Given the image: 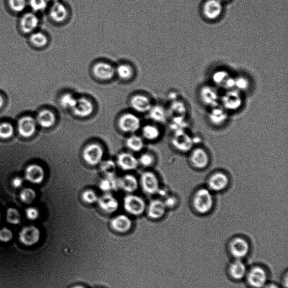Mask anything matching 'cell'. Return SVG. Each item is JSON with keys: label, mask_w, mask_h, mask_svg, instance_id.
Wrapping results in <instances>:
<instances>
[{"label": "cell", "mask_w": 288, "mask_h": 288, "mask_svg": "<svg viewBox=\"0 0 288 288\" xmlns=\"http://www.w3.org/2000/svg\"><path fill=\"white\" fill-rule=\"evenodd\" d=\"M190 205L196 214L199 216L209 215L215 207L214 193L206 186L197 188L191 195Z\"/></svg>", "instance_id": "1"}, {"label": "cell", "mask_w": 288, "mask_h": 288, "mask_svg": "<svg viewBox=\"0 0 288 288\" xmlns=\"http://www.w3.org/2000/svg\"><path fill=\"white\" fill-rule=\"evenodd\" d=\"M227 251L233 260H245L251 252V244L242 236H236L227 243Z\"/></svg>", "instance_id": "2"}, {"label": "cell", "mask_w": 288, "mask_h": 288, "mask_svg": "<svg viewBox=\"0 0 288 288\" xmlns=\"http://www.w3.org/2000/svg\"><path fill=\"white\" fill-rule=\"evenodd\" d=\"M269 274L265 266L254 265L248 267L244 281L249 288H263L269 281Z\"/></svg>", "instance_id": "3"}, {"label": "cell", "mask_w": 288, "mask_h": 288, "mask_svg": "<svg viewBox=\"0 0 288 288\" xmlns=\"http://www.w3.org/2000/svg\"><path fill=\"white\" fill-rule=\"evenodd\" d=\"M230 185V176L223 170H217L209 176L206 186L213 193H218L226 191Z\"/></svg>", "instance_id": "4"}, {"label": "cell", "mask_w": 288, "mask_h": 288, "mask_svg": "<svg viewBox=\"0 0 288 288\" xmlns=\"http://www.w3.org/2000/svg\"><path fill=\"white\" fill-rule=\"evenodd\" d=\"M188 153V161L190 166L194 169L202 170L209 167L211 163L210 154L204 147H194Z\"/></svg>", "instance_id": "5"}, {"label": "cell", "mask_w": 288, "mask_h": 288, "mask_svg": "<svg viewBox=\"0 0 288 288\" xmlns=\"http://www.w3.org/2000/svg\"><path fill=\"white\" fill-rule=\"evenodd\" d=\"M171 142L180 153H189L194 147V138L185 129L174 131Z\"/></svg>", "instance_id": "6"}, {"label": "cell", "mask_w": 288, "mask_h": 288, "mask_svg": "<svg viewBox=\"0 0 288 288\" xmlns=\"http://www.w3.org/2000/svg\"><path fill=\"white\" fill-rule=\"evenodd\" d=\"M248 267L245 260H232L226 268V273L231 280L238 282L244 281Z\"/></svg>", "instance_id": "7"}, {"label": "cell", "mask_w": 288, "mask_h": 288, "mask_svg": "<svg viewBox=\"0 0 288 288\" xmlns=\"http://www.w3.org/2000/svg\"><path fill=\"white\" fill-rule=\"evenodd\" d=\"M221 106L227 111H236L241 107L243 104L242 95L239 91L234 89L228 90L220 98Z\"/></svg>", "instance_id": "8"}, {"label": "cell", "mask_w": 288, "mask_h": 288, "mask_svg": "<svg viewBox=\"0 0 288 288\" xmlns=\"http://www.w3.org/2000/svg\"><path fill=\"white\" fill-rule=\"evenodd\" d=\"M124 206L126 212L134 216L141 215L146 209V203L141 197L133 194L125 197Z\"/></svg>", "instance_id": "9"}, {"label": "cell", "mask_w": 288, "mask_h": 288, "mask_svg": "<svg viewBox=\"0 0 288 288\" xmlns=\"http://www.w3.org/2000/svg\"><path fill=\"white\" fill-rule=\"evenodd\" d=\"M104 151L102 147L98 143L89 144L84 149L83 158L84 161L91 166H96L102 161Z\"/></svg>", "instance_id": "10"}, {"label": "cell", "mask_w": 288, "mask_h": 288, "mask_svg": "<svg viewBox=\"0 0 288 288\" xmlns=\"http://www.w3.org/2000/svg\"><path fill=\"white\" fill-rule=\"evenodd\" d=\"M41 232L38 227L35 226H26L22 228L19 234V240L26 247H33L40 241Z\"/></svg>", "instance_id": "11"}, {"label": "cell", "mask_w": 288, "mask_h": 288, "mask_svg": "<svg viewBox=\"0 0 288 288\" xmlns=\"http://www.w3.org/2000/svg\"><path fill=\"white\" fill-rule=\"evenodd\" d=\"M94 76L101 81H108L116 75L115 67L110 63L105 62H99L96 64L93 68Z\"/></svg>", "instance_id": "12"}, {"label": "cell", "mask_w": 288, "mask_h": 288, "mask_svg": "<svg viewBox=\"0 0 288 288\" xmlns=\"http://www.w3.org/2000/svg\"><path fill=\"white\" fill-rule=\"evenodd\" d=\"M140 124V119L135 114L130 113L123 114L119 121L120 129L125 132L137 131L139 129Z\"/></svg>", "instance_id": "13"}, {"label": "cell", "mask_w": 288, "mask_h": 288, "mask_svg": "<svg viewBox=\"0 0 288 288\" xmlns=\"http://www.w3.org/2000/svg\"><path fill=\"white\" fill-rule=\"evenodd\" d=\"M141 185L144 191L149 194L158 193L160 189L159 182L155 174L152 172H146L141 177Z\"/></svg>", "instance_id": "14"}, {"label": "cell", "mask_w": 288, "mask_h": 288, "mask_svg": "<svg viewBox=\"0 0 288 288\" xmlns=\"http://www.w3.org/2000/svg\"><path fill=\"white\" fill-rule=\"evenodd\" d=\"M227 111L219 105L211 108L208 116L210 124L216 127H220L226 124L228 120Z\"/></svg>", "instance_id": "15"}, {"label": "cell", "mask_w": 288, "mask_h": 288, "mask_svg": "<svg viewBox=\"0 0 288 288\" xmlns=\"http://www.w3.org/2000/svg\"><path fill=\"white\" fill-rule=\"evenodd\" d=\"M94 110V105L92 100L85 97L77 98L75 106L72 109L76 116L84 118L92 115Z\"/></svg>", "instance_id": "16"}, {"label": "cell", "mask_w": 288, "mask_h": 288, "mask_svg": "<svg viewBox=\"0 0 288 288\" xmlns=\"http://www.w3.org/2000/svg\"><path fill=\"white\" fill-rule=\"evenodd\" d=\"M222 12V5L220 0H208L203 7V14L209 20L217 19Z\"/></svg>", "instance_id": "17"}, {"label": "cell", "mask_w": 288, "mask_h": 288, "mask_svg": "<svg viewBox=\"0 0 288 288\" xmlns=\"http://www.w3.org/2000/svg\"><path fill=\"white\" fill-rule=\"evenodd\" d=\"M200 97L202 102L211 108L219 105L220 96L215 88L210 86L203 88L200 90Z\"/></svg>", "instance_id": "18"}, {"label": "cell", "mask_w": 288, "mask_h": 288, "mask_svg": "<svg viewBox=\"0 0 288 288\" xmlns=\"http://www.w3.org/2000/svg\"><path fill=\"white\" fill-rule=\"evenodd\" d=\"M97 203L101 210L108 213L116 212L119 208L118 200L109 193H106L99 197Z\"/></svg>", "instance_id": "19"}, {"label": "cell", "mask_w": 288, "mask_h": 288, "mask_svg": "<svg viewBox=\"0 0 288 288\" xmlns=\"http://www.w3.org/2000/svg\"><path fill=\"white\" fill-rule=\"evenodd\" d=\"M25 177L31 183L41 184L45 178L44 170L40 165H30L25 169Z\"/></svg>", "instance_id": "20"}, {"label": "cell", "mask_w": 288, "mask_h": 288, "mask_svg": "<svg viewBox=\"0 0 288 288\" xmlns=\"http://www.w3.org/2000/svg\"><path fill=\"white\" fill-rule=\"evenodd\" d=\"M130 105L133 109L140 113L148 112L152 106L151 99L142 94L133 96L130 100Z\"/></svg>", "instance_id": "21"}, {"label": "cell", "mask_w": 288, "mask_h": 288, "mask_svg": "<svg viewBox=\"0 0 288 288\" xmlns=\"http://www.w3.org/2000/svg\"><path fill=\"white\" fill-rule=\"evenodd\" d=\"M167 209L163 200L154 199L149 205L148 215L152 219L159 220L166 214Z\"/></svg>", "instance_id": "22"}, {"label": "cell", "mask_w": 288, "mask_h": 288, "mask_svg": "<svg viewBox=\"0 0 288 288\" xmlns=\"http://www.w3.org/2000/svg\"><path fill=\"white\" fill-rule=\"evenodd\" d=\"M18 127L21 136L24 137H31L36 131L35 120L30 116L24 117L19 121Z\"/></svg>", "instance_id": "23"}, {"label": "cell", "mask_w": 288, "mask_h": 288, "mask_svg": "<svg viewBox=\"0 0 288 288\" xmlns=\"http://www.w3.org/2000/svg\"><path fill=\"white\" fill-rule=\"evenodd\" d=\"M213 81L218 87L228 90L234 88L235 79L225 71L216 72L212 76Z\"/></svg>", "instance_id": "24"}, {"label": "cell", "mask_w": 288, "mask_h": 288, "mask_svg": "<svg viewBox=\"0 0 288 288\" xmlns=\"http://www.w3.org/2000/svg\"><path fill=\"white\" fill-rule=\"evenodd\" d=\"M110 224L112 228L120 233H126L129 232L132 226L130 218L125 215L116 216L111 220Z\"/></svg>", "instance_id": "25"}, {"label": "cell", "mask_w": 288, "mask_h": 288, "mask_svg": "<svg viewBox=\"0 0 288 288\" xmlns=\"http://www.w3.org/2000/svg\"><path fill=\"white\" fill-rule=\"evenodd\" d=\"M117 164L124 170H131L136 169L138 165V161L132 154L122 153L117 158Z\"/></svg>", "instance_id": "26"}, {"label": "cell", "mask_w": 288, "mask_h": 288, "mask_svg": "<svg viewBox=\"0 0 288 288\" xmlns=\"http://www.w3.org/2000/svg\"><path fill=\"white\" fill-rule=\"evenodd\" d=\"M50 15L51 19L56 23H62L67 19L68 11L63 4L57 2L53 3L50 9Z\"/></svg>", "instance_id": "27"}, {"label": "cell", "mask_w": 288, "mask_h": 288, "mask_svg": "<svg viewBox=\"0 0 288 288\" xmlns=\"http://www.w3.org/2000/svg\"><path fill=\"white\" fill-rule=\"evenodd\" d=\"M119 185L120 189L127 193H132L138 189V182L133 175H126L119 179Z\"/></svg>", "instance_id": "28"}, {"label": "cell", "mask_w": 288, "mask_h": 288, "mask_svg": "<svg viewBox=\"0 0 288 288\" xmlns=\"http://www.w3.org/2000/svg\"><path fill=\"white\" fill-rule=\"evenodd\" d=\"M39 19L33 13L25 14L21 20V28L25 33H30L38 26Z\"/></svg>", "instance_id": "29"}, {"label": "cell", "mask_w": 288, "mask_h": 288, "mask_svg": "<svg viewBox=\"0 0 288 288\" xmlns=\"http://www.w3.org/2000/svg\"><path fill=\"white\" fill-rule=\"evenodd\" d=\"M37 120L41 127L50 128L55 124L56 117L51 110H43L37 115Z\"/></svg>", "instance_id": "30"}, {"label": "cell", "mask_w": 288, "mask_h": 288, "mask_svg": "<svg viewBox=\"0 0 288 288\" xmlns=\"http://www.w3.org/2000/svg\"><path fill=\"white\" fill-rule=\"evenodd\" d=\"M148 112L150 118L156 122L163 123L167 119V111L161 105H152Z\"/></svg>", "instance_id": "31"}, {"label": "cell", "mask_w": 288, "mask_h": 288, "mask_svg": "<svg viewBox=\"0 0 288 288\" xmlns=\"http://www.w3.org/2000/svg\"><path fill=\"white\" fill-rule=\"evenodd\" d=\"M115 69L116 75L122 80H129L134 75V70L129 64H120Z\"/></svg>", "instance_id": "32"}, {"label": "cell", "mask_w": 288, "mask_h": 288, "mask_svg": "<svg viewBox=\"0 0 288 288\" xmlns=\"http://www.w3.org/2000/svg\"><path fill=\"white\" fill-rule=\"evenodd\" d=\"M99 188L105 193L119 189H120L119 179H117L115 177H106L100 181Z\"/></svg>", "instance_id": "33"}, {"label": "cell", "mask_w": 288, "mask_h": 288, "mask_svg": "<svg viewBox=\"0 0 288 288\" xmlns=\"http://www.w3.org/2000/svg\"><path fill=\"white\" fill-rule=\"evenodd\" d=\"M142 135L146 139L153 141L157 140L161 135V131L154 125H148L143 127Z\"/></svg>", "instance_id": "34"}, {"label": "cell", "mask_w": 288, "mask_h": 288, "mask_svg": "<svg viewBox=\"0 0 288 288\" xmlns=\"http://www.w3.org/2000/svg\"><path fill=\"white\" fill-rule=\"evenodd\" d=\"M143 141L141 137L133 135L127 138L126 146L128 148L133 152H139L143 147Z\"/></svg>", "instance_id": "35"}, {"label": "cell", "mask_w": 288, "mask_h": 288, "mask_svg": "<svg viewBox=\"0 0 288 288\" xmlns=\"http://www.w3.org/2000/svg\"><path fill=\"white\" fill-rule=\"evenodd\" d=\"M101 171L106 176V177H115L117 170L116 163L111 160H106L101 163Z\"/></svg>", "instance_id": "36"}, {"label": "cell", "mask_w": 288, "mask_h": 288, "mask_svg": "<svg viewBox=\"0 0 288 288\" xmlns=\"http://www.w3.org/2000/svg\"><path fill=\"white\" fill-rule=\"evenodd\" d=\"M77 98L71 93L64 94L61 99L60 103L63 108L72 109L75 106Z\"/></svg>", "instance_id": "37"}, {"label": "cell", "mask_w": 288, "mask_h": 288, "mask_svg": "<svg viewBox=\"0 0 288 288\" xmlns=\"http://www.w3.org/2000/svg\"><path fill=\"white\" fill-rule=\"evenodd\" d=\"M170 110L174 114V117H180V118H185L187 109L185 105L181 101H175L170 106Z\"/></svg>", "instance_id": "38"}, {"label": "cell", "mask_w": 288, "mask_h": 288, "mask_svg": "<svg viewBox=\"0 0 288 288\" xmlns=\"http://www.w3.org/2000/svg\"><path fill=\"white\" fill-rule=\"evenodd\" d=\"M20 198L26 205L33 204L36 198L35 191L31 188H25L20 194Z\"/></svg>", "instance_id": "39"}, {"label": "cell", "mask_w": 288, "mask_h": 288, "mask_svg": "<svg viewBox=\"0 0 288 288\" xmlns=\"http://www.w3.org/2000/svg\"><path fill=\"white\" fill-rule=\"evenodd\" d=\"M7 221L12 225H18L21 221V215L19 212L15 209L10 208L7 211Z\"/></svg>", "instance_id": "40"}, {"label": "cell", "mask_w": 288, "mask_h": 288, "mask_svg": "<svg viewBox=\"0 0 288 288\" xmlns=\"http://www.w3.org/2000/svg\"><path fill=\"white\" fill-rule=\"evenodd\" d=\"M30 40L32 43L38 47L45 46L48 42L46 35L41 33L33 34L31 36Z\"/></svg>", "instance_id": "41"}, {"label": "cell", "mask_w": 288, "mask_h": 288, "mask_svg": "<svg viewBox=\"0 0 288 288\" xmlns=\"http://www.w3.org/2000/svg\"><path fill=\"white\" fill-rule=\"evenodd\" d=\"M14 129L11 124L8 123H3L0 124V137L8 138L13 135Z\"/></svg>", "instance_id": "42"}, {"label": "cell", "mask_w": 288, "mask_h": 288, "mask_svg": "<svg viewBox=\"0 0 288 288\" xmlns=\"http://www.w3.org/2000/svg\"><path fill=\"white\" fill-rule=\"evenodd\" d=\"M9 6L15 12H22L25 9L26 0H8Z\"/></svg>", "instance_id": "43"}, {"label": "cell", "mask_w": 288, "mask_h": 288, "mask_svg": "<svg viewBox=\"0 0 288 288\" xmlns=\"http://www.w3.org/2000/svg\"><path fill=\"white\" fill-rule=\"evenodd\" d=\"M29 4L35 12L43 11L47 7L48 0H29Z\"/></svg>", "instance_id": "44"}, {"label": "cell", "mask_w": 288, "mask_h": 288, "mask_svg": "<svg viewBox=\"0 0 288 288\" xmlns=\"http://www.w3.org/2000/svg\"><path fill=\"white\" fill-rule=\"evenodd\" d=\"M83 200L88 204H94L97 203L99 196L95 192L92 190L84 191L82 195Z\"/></svg>", "instance_id": "45"}, {"label": "cell", "mask_w": 288, "mask_h": 288, "mask_svg": "<svg viewBox=\"0 0 288 288\" xmlns=\"http://www.w3.org/2000/svg\"><path fill=\"white\" fill-rule=\"evenodd\" d=\"M13 238V233L10 229L3 227L0 229V242L7 243L12 241Z\"/></svg>", "instance_id": "46"}, {"label": "cell", "mask_w": 288, "mask_h": 288, "mask_svg": "<svg viewBox=\"0 0 288 288\" xmlns=\"http://www.w3.org/2000/svg\"><path fill=\"white\" fill-rule=\"evenodd\" d=\"M249 82L247 78L244 77H239L235 79L234 88L238 91L247 90L249 87Z\"/></svg>", "instance_id": "47"}, {"label": "cell", "mask_w": 288, "mask_h": 288, "mask_svg": "<svg viewBox=\"0 0 288 288\" xmlns=\"http://www.w3.org/2000/svg\"><path fill=\"white\" fill-rule=\"evenodd\" d=\"M154 161V158L150 154H143L138 160V163L144 167L152 166Z\"/></svg>", "instance_id": "48"}, {"label": "cell", "mask_w": 288, "mask_h": 288, "mask_svg": "<svg viewBox=\"0 0 288 288\" xmlns=\"http://www.w3.org/2000/svg\"><path fill=\"white\" fill-rule=\"evenodd\" d=\"M163 201L167 209H174L177 206L179 203V200L175 195H167Z\"/></svg>", "instance_id": "49"}, {"label": "cell", "mask_w": 288, "mask_h": 288, "mask_svg": "<svg viewBox=\"0 0 288 288\" xmlns=\"http://www.w3.org/2000/svg\"><path fill=\"white\" fill-rule=\"evenodd\" d=\"M26 217L29 220L34 221L37 219L40 216V212L38 209L35 207H30L25 211Z\"/></svg>", "instance_id": "50"}, {"label": "cell", "mask_w": 288, "mask_h": 288, "mask_svg": "<svg viewBox=\"0 0 288 288\" xmlns=\"http://www.w3.org/2000/svg\"><path fill=\"white\" fill-rule=\"evenodd\" d=\"M23 180L20 177H16L12 181V185L14 188H19L23 185Z\"/></svg>", "instance_id": "51"}, {"label": "cell", "mask_w": 288, "mask_h": 288, "mask_svg": "<svg viewBox=\"0 0 288 288\" xmlns=\"http://www.w3.org/2000/svg\"><path fill=\"white\" fill-rule=\"evenodd\" d=\"M282 288H287V272L285 271V273L282 275L281 279V284H280Z\"/></svg>", "instance_id": "52"}, {"label": "cell", "mask_w": 288, "mask_h": 288, "mask_svg": "<svg viewBox=\"0 0 288 288\" xmlns=\"http://www.w3.org/2000/svg\"><path fill=\"white\" fill-rule=\"evenodd\" d=\"M263 288H282L280 284L269 281Z\"/></svg>", "instance_id": "53"}, {"label": "cell", "mask_w": 288, "mask_h": 288, "mask_svg": "<svg viewBox=\"0 0 288 288\" xmlns=\"http://www.w3.org/2000/svg\"><path fill=\"white\" fill-rule=\"evenodd\" d=\"M4 104V100L2 96H0V108H1Z\"/></svg>", "instance_id": "54"}, {"label": "cell", "mask_w": 288, "mask_h": 288, "mask_svg": "<svg viewBox=\"0 0 288 288\" xmlns=\"http://www.w3.org/2000/svg\"><path fill=\"white\" fill-rule=\"evenodd\" d=\"M71 288H86V287L81 285H77V286H73Z\"/></svg>", "instance_id": "55"}, {"label": "cell", "mask_w": 288, "mask_h": 288, "mask_svg": "<svg viewBox=\"0 0 288 288\" xmlns=\"http://www.w3.org/2000/svg\"><path fill=\"white\" fill-rule=\"evenodd\" d=\"M49 2H52L53 3L59 2V0H48Z\"/></svg>", "instance_id": "56"}, {"label": "cell", "mask_w": 288, "mask_h": 288, "mask_svg": "<svg viewBox=\"0 0 288 288\" xmlns=\"http://www.w3.org/2000/svg\"><path fill=\"white\" fill-rule=\"evenodd\" d=\"M1 220H2V213L1 212H0V222H1Z\"/></svg>", "instance_id": "57"}, {"label": "cell", "mask_w": 288, "mask_h": 288, "mask_svg": "<svg viewBox=\"0 0 288 288\" xmlns=\"http://www.w3.org/2000/svg\"><path fill=\"white\" fill-rule=\"evenodd\" d=\"M220 2L221 1H227V0H220Z\"/></svg>", "instance_id": "58"}]
</instances>
